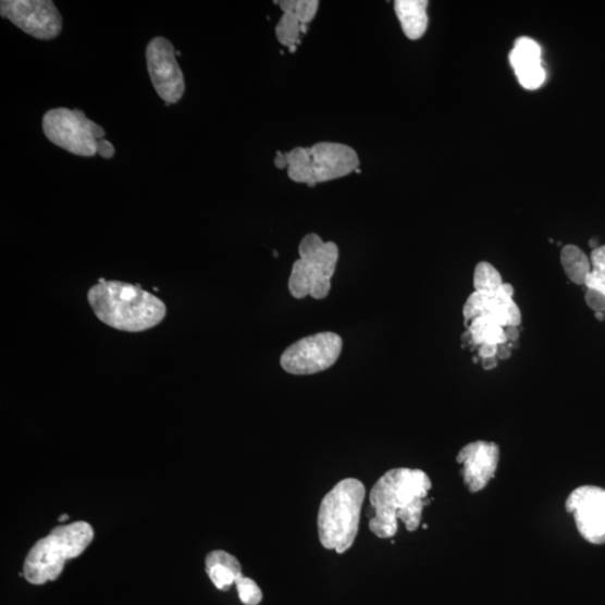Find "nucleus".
I'll return each mask as SVG.
<instances>
[{
  "label": "nucleus",
  "instance_id": "obj_2",
  "mask_svg": "<svg viewBox=\"0 0 605 605\" xmlns=\"http://www.w3.org/2000/svg\"><path fill=\"white\" fill-rule=\"evenodd\" d=\"M88 300L101 322L121 331H146L166 317L164 302L140 285L104 282L89 291Z\"/></svg>",
  "mask_w": 605,
  "mask_h": 605
},
{
  "label": "nucleus",
  "instance_id": "obj_30",
  "mask_svg": "<svg viewBox=\"0 0 605 605\" xmlns=\"http://www.w3.org/2000/svg\"><path fill=\"white\" fill-rule=\"evenodd\" d=\"M595 318H596L598 321L605 320L604 314L601 313V312H596V313H595Z\"/></svg>",
  "mask_w": 605,
  "mask_h": 605
},
{
  "label": "nucleus",
  "instance_id": "obj_7",
  "mask_svg": "<svg viewBox=\"0 0 605 605\" xmlns=\"http://www.w3.org/2000/svg\"><path fill=\"white\" fill-rule=\"evenodd\" d=\"M44 131L50 141L70 153L91 158L98 155V143L104 131L78 109L58 108L46 113Z\"/></svg>",
  "mask_w": 605,
  "mask_h": 605
},
{
  "label": "nucleus",
  "instance_id": "obj_25",
  "mask_svg": "<svg viewBox=\"0 0 605 605\" xmlns=\"http://www.w3.org/2000/svg\"><path fill=\"white\" fill-rule=\"evenodd\" d=\"M98 155L104 159H111L115 155V147L106 139H100L98 143Z\"/></svg>",
  "mask_w": 605,
  "mask_h": 605
},
{
  "label": "nucleus",
  "instance_id": "obj_29",
  "mask_svg": "<svg viewBox=\"0 0 605 605\" xmlns=\"http://www.w3.org/2000/svg\"><path fill=\"white\" fill-rule=\"evenodd\" d=\"M497 366H498V358L497 357L482 359V368L484 370H493Z\"/></svg>",
  "mask_w": 605,
  "mask_h": 605
},
{
  "label": "nucleus",
  "instance_id": "obj_32",
  "mask_svg": "<svg viewBox=\"0 0 605 605\" xmlns=\"http://www.w3.org/2000/svg\"><path fill=\"white\" fill-rule=\"evenodd\" d=\"M176 55L180 57V55H181V52L177 51V52H176Z\"/></svg>",
  "mask_w": 605,
  "mask_h": 605
},
{
  "label": "nucleus",
  "instance_id": "obj_10",
  "mask_svg": "<svg viewBox=\"0 0 605 605\" xmlns=\"http://www.w3.org/2000/svg\"><path fill=\"white\" fill-rule=\"evenodd\" d=\"M146 59L150 81L159 96L166 106L176 103L184 95L185 83L172 44L164 37H157L149 42Z\"/></svg>",
  "mask_w": 605,
  "mask_h": 605
},
{
  "label": "nucleus",
  "instance_id": "obj_20",
  "mask_svg": "<svg viewBox=\"0 0 605 605\" xmlns=\"http://www.w3.org/2000/svg\"><path fill=\"white\" fill-rule=\"evenodd\" d=\"M503 285V277L493 264L486 261L477 264L473 274L474 292L484 295H495Z\"/></svg>",
  "mask_w": 605,
  "mask_h": 605
},
{
  "label": "nucleus",
  "instance_id": "obj_16",
  "mask_svg": "<svg viewBox=\"0 0 605 605\" xmlns=\"http://www.w3.org/2000/svg\"><path fill=\"white\" fill-rule=\"evenodd\" d=\"M206 570L218 590H230L243 576L239 560L224 551H213L206 558Z\"/></svg>",
  "mask_w": 605,
  "mask_h": 605
},
{
  "label": "nucleus",
  "instance_id": "obj_21",
  "mask_svg": "<svg viewBox=\"0 0 605 605\" xmlns=\"http://www.w3.org/2000/svg\"><path fill=\"white\" fill-rule=\"evenodd\" d=\"M279 4L283 13L293 14L305 25L314 20L320 7L318 0H284Z\"/></svg>",
  "mask_w": 605,
  "mask_h": 605
},
{
  "label": "nucleus",
  "instance_id": "obj_23",
  "mask_svg": "<svg viewBox=\"0 0 605 605\" xmlns=\"http://www.w3.org/2000/svg\"><path fill=\"white\" fill-rule=\"evenodd\" d=\"M240 601L246 605H258L262 600V592L258 584L249 578L242 576L236 581Z\"/></svg>",
  "mask_w": 605,
  "mask_h": 605
},
{
  "label": "nucleus",
  "instance_id": "obj_6",
  "mask_svg": "<svg viewBox=\"0 0 605 605\" xmlns=\"http://www.w3.org/2000/svg\"><path fill=\"white\" fill-rule=\"evenodd\" d=\"M299 259L293 264L288 288L297 299L312 296L325 298L331 289V279L338 260V248L332 242L324 243L316 234L301 239L298 248Z\"/></svg>",
  "mask_w": 605,
  "mask_h": 605
},
{
  "label": "nucleus",
  "instance_id": "obj_19",
  "mask_svg": "<svg viewBox=\"0 0 605 605\" xmlns=\"http://www.w3.org/2000/svg\"><path fill=\"white\" fill-rule=\"evenodd\" d=\"M308 25L301 24L299 20L291 13H283L275 28L279 42L295 52L300 44V35L306 34Z\"/></svg>",
  "mask_w": 605,
  "mask_h": 605
},
{
  "label": "nucleus",
  "instance_id": "obj_18",
  "mask_svg": "<svg viewBox=\"0 0 605 605\" xmlns=\"http://www.w3.org/2000/svg\"><path fill=\"white\" fill-rule=\"evenodd\" d=\"M474 346L508 344L505 328L489 317H479L469 323L468 329Z\"/></svg>",
  "mask_w": 605,
  "mask_h": 605
},
{
  "label": "nucleus",
  "instance_id": "obj_13",
  "mask_svg": "<svg viewBox=\"0 0 605 605\" xmlns=\"http://www.w3.org/2000/svg\"><path fill=\"white\" fill-rule=\"evenodd\" d=\"M501 459L496 443L477 441L466 445L458 454L462 477L471 493H479L495 477Z\"/></svg>",
  "mask_w": 605,
  "mask_h": 605
},
{
  "label": "nucleus",
  "instance_id": "obj_27",
  "mask_svg": "<svg viewBox=\"0 0 605 605\" xmlns=\"http://www.w3.org/2000/svg\"><path fill=\"white\" fill-rule=\"evenodd\" d=\"M511 357V344H504L498 346L497 358L498 360H507Z\"/></svg>",
  "mask_w": 605,
  "mask_h": 605
},
{
  "label": "nucleus",
  "instance_id": "obj_31",
  "mask_svg": "<svg viewBox=\"0 0 605 605\" xmlns=\"http://www.w3.org/2000/svg\"><path fill=\"white\" fill-rule=\"evenodd\" d=\"M66 519H69V515H66V514H65V515H62V516L59 518L60 521H64V520H66Z\"/></svg>",
  "mask_w": 605,
  "mask_h": 605
},
{
  "label": "nucleus",
  "instance_id": "obj_8",
  "mask_svg": "<svg viewBox=\"0 0 605 605\" xmlns=\"http://www.w3.org/2000/svg\"><path fill=\"white\" fill-rule=\"evenodd\" d=\"M343 346V338L333 332L302 337L284 351L281 366L297 375L322 372L337 361Z\"/></svg>",
  "mask_w": 605,
  "mask_h": 605
},
{
  "label": "nucleus",
  "instance_id": "obj_9",
  "mask_svg": "<svg viewBox=\"0 0 605 605\" xmlns=\"http://www.w3.org/2000/svg\"><path fill=\"white\" fill-rule=\"evenodd\" d=\"M0 14L39 40H53L62 30V17L50 0H3Z\"/></svg>",
  "mask_w": 605,
  "mask_h": 605
},
{
  "label": "nucleus",
  "instance_id": "obj_15",
  "mask_svg": "<svg viewBox=\"0 0 605 605\" xmlns=\"http://www.w3.org/2000/svg\"><path fill=\"white\" fill-rule=\"evenodd\" d=\"M427 0H397L394 9L404 34L411 41L420 40L429 26Z\"/></svg>",
  "mask_w": 605,
  "mask_h": 605
},
{
  "label": "nucleus",
  "instance_id": "obj_17",
  "mask_svg": "<svg viewBox=\"0 0 605 605\" xmlns=\"http://www.w3.org/2000/svg\"><path fill=\"white\" fill-rule=\"evenodd\" d=\"M560 262L567 277L577 285H585L588 276L592 271L590 258L585 252L575 245L563 247Z\"/></svg>",
  "mask_w": 605,
  "mask_h": 605
},
{
  "label": "nucleus",
  "instance_id": "obj_5",
  "mask_svg": "<svg viewBox=\"0 0 605 605\" xmlns=\"http://www.w3.org/2000/svg\"><path fill=\"white\" fill-rule=\"evenodd\" d=\"M94 529L86 521L60 526L28 552L24 563V578L34 585L55 581L69 559L79 557L91 544Z\"/></svg>",
  "mask_w": 605,
  "mask_h": 605
},
{
  "label": "nucleus",
  "instance_id": "obj_33",
  "mask_svg": "<svg viewBox=\"0 0 605 605\" xmlns=\"http://www.w3.org/2000/svg\"><path fill=\"white\" fill-rule=\"evenodd\" d=\"M603 314H604V318H605V312Z\"/></svg>",
  "mask_w": 605,
  "mask_h": 605
},
{
  "label": "nucleus",
  "instance_id": "obj_1",
  "mask_svg": "<svg viewBox=\"0 0 605 605\" xmlns=\"http://www.w3.org/2000/svg\"><path fill=\"white\" fill-rule=\"evenodd\" d=\"M432 489L430 477L422 470L398 468L385 473L370 493L369 529L380 539L394 538L402 520L408 532L420 527L425 498Z\"/></svg>",
  "mask_w": 605,
  "mask_h": 605
},
{
  "label": "nucleus",
  "instance_id": "obj_24",
  "mask_svg": "<svg viewBox=\"0 0 605 605\" xmlns=\"http://www.w3.org/2000/svg\"><path fill=\"white\" fill-rule=\"evenodd\" d=\"M585 301L588 307L595 313L605 312V295L600 291L588 288L585 293Z\"/></svg>",
  "mask_w": 605,
  "mask_h": 605
},
{
  "label": "nucleus",
  "instance_id": "obj_11",
  "mask_svg": "<svg viewBox=\"0 0 605 605\" xmlns=\"http://www.w3.org/2000/svg\"><path fill=\"white\" fill-rule=\"evenodd\" d=\"M565 507L575 515L578 531L587 542L605 544L604 489L595 485L580 486L567 498Z\"/></svg>",
  "mask_w": 605,
  "mask_h": 605
},
{
  "label": "nucleus",
  "instance_id": "obj_26",
  "mask_svg": "<svg viewBox=\"0 0 605 605\" xmlns=\"http://www.w3.org/2000/svg\"><path fill=\"white\" fill-rule=\"evenodd\" d=\"M498 346L482 345L479 347V357L481 359L497 357Z\"/></svg>",
  "mask_w": 605,
  "mask_h": 605
},
{
  "label": "nucleus",
  "instance_id": "obj_3",
  "mask_svg": "<svg viewBox=\"0 0 605 605\" xmlns=\"http://www.w3.org/2000/svg\"><path fill=\"white\" fill-rule=\"evenodd\" d=\"M274 162L277 169H287V175L293 182L309 186L348 176L360 166L359 157L353 147L334 141L296 147L286 153L277 151Z\"/></svg>",
  "mask_w": 605,
  "mask_h": 605
},
{
  "label": "nucleus",
  "instance_id": "obj_28",
  "mask_svg": "<svg viewBox=\"0 0 605 605\" xmlns=\"http://www.w3.org/2000/svg\"><path fill=\"white\" fill-rule=\"evenodd\" d=\"M505 332L509 344H515L518 342L519 330L517 326H507L505 328Z\"/></svg>",
  "mask_w": 605,
  "mask_h": 605
},
{
  "label": "nucleus",
  "instance_id": "obj_14",
  "mask_svg": "<svg viewBox=\"0 0 605 605\" xmlns=\"http://www.w3.org/2000/svg\"><path fill=\"white\" fill-rule=\"evenodd\" d=\"M540 45L529 37H520L509 54L519 84L528 90L541 88L546 81Z\"/></svg>",
  "mask_w": 605,
  "mask_h": 605
},
{
  "label": "nucleus",
  "instance_id": "obj_12",
  "mask_svg": "<svg viewBox=\"0 0 605 605\" xmlns=\"http://www.w3.org/2000/svg\"><path fill=\"white\" fill-rule=\"evenodd\" d=\"M514 287L505 284L495 295L473 292L464 308L465 323L468 325L479 317H489L503 328L521 324V313L514 300Z\"/></svg>",
  "mask_w": 605,
  "mask_h": 605
},
{
  "label": "nucleus",
  "instance_id": "obj_4",
  "mask_svg": "<svg viewBox=\"0 0 605 605\" xmlns=\"http://www.w3.org/2000/svg\"><path fill=\"white\" fill-rule=\"evenodd\" d=\"M365 498L366 487L357 479L339 481L323 498L318 529L324 548L344 554L354 545Z\"/></svg>",
  "mask_w": 605,
  "mask_h": 605
},
{
  "label": "nucleus",
  "instance_id": "obj_22",
  "mask_svg": "<svg viewBox=\"0 0 605 605\" xmlns=\"http://www.w3.org/2000/svg\"><path fill=\"white\" fill-rule=\"evenodd\" d=\"M590 260L592 271L588 276L585 286L605 295V245L593 249Z\"/></svg>",
  "mask_w": 605,
  "mask_h": 605
}]
</instances>
